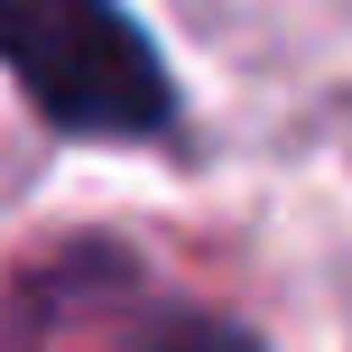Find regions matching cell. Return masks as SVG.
Wrapping results in <instances>:
<instances>
[{"mask_svg":"<svg viewBox=\"0 0 352 352\" xmlns=\"http://www.w3.org/2000/svg\"><path fill=\"white\" fill-rule=\"evenodd\" d=\"M0 65L56 130L84 140H167L176 121L158 47L111 0H0Z\"/></svg>","mask_w":352,"mask_h":352,"instance_id":"6da1fadb","label":"cell"}]
</instances>
